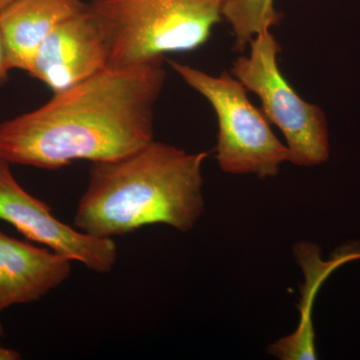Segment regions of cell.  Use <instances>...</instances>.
Segmentation results:
<instances>
[{"label": "cell", "mask_w": 360, "mask_h": 360, "mask_svg": "<svg viewBox=\"0 0 360 360\" xmlns=\"http://www.w3.org/2000/svg\"><path fill=\"white\" fill-rule=\"evenodd\" d=\"M163 58L108 68L0 124V158L56 170L75 160L124 158L153 139L155 106L165 85Z\"/></svg>", "instance_id": "1"}, {"label": "cell", "mask_w": 360, "mask_h": 360, "mask_svg": "<svg viewBox=\"0 0 360 360\" xmlns=\"http://www.w3.org/2000/svg\"><path fill=\"white\" fill-rule=\"evenodd\" d=\"M206 158L153 141L124 158L92 163L75 229L110 239L149 224L191 231L205 212Z\"/></svg>", "instance_id": "2"}, {"label": "cell", "mask_w": 360, "mask_h": 360, "mask_svg": "<svg viewBox=\"0 0 360 360\" xmlns=\"http://www.w3.org/2000/svg\"><path fill=\"white\" fill-rule=\"evenodd\" d=\"M229 0H87L105 37L108 68L193 51L210 39Z\"/></svg>", "instance_id": "3"}, {"label": "cell", "mask_w": 360, "mask_h": 360, "mask_svg": "<svg viewBox=\"0 0 360 360\" xmlns=\"http://www.w3.org/2000/svg\"><path fill=\"white\" fill-rule=\"evenodd\" d=\"M167 63L212 104L219 122L215 151L222 172L267 179L278 174L284 162H290L285 144L270 129L262 110L251 103L248 89L238 78L227 71L213 77L179 61Z\"/></svg>", "instance_id": "4"}, {"label": "cell", "mask_w": 360, "mask_h": 360, "mask_svg": "<svg viewBox=\"0 0 360 360\" xmlns=\"http://www.w3.org/2000/svg\"><path fill=\"white\" fill-rule=\"evenodd\" d=\"M248 56L233 63L231 75L262 101L269 123L283 132L290 162L314 167L329 158L328 122L319 106L305 101L283 77L278 66L281 47L271 30L258 33L250 42Z\"/></svg>", "instance_id": "5"}, {"label": "cell", "mask_w": 360, "mask_h": 360, "mask_svg": "<svg viewBox=\"0 0 360 360\" xmlns=\"http://www.w3.org/2000/svg\"><path fill=\"white\" fill-rule=\"evenodd\" d=\"M0 219L13 225L33 243L80 262L97 274H108L117 262V246L110 238H99L63 224L51 206L34 198L14 179L11 163L0 158Z\"/></svg>", "instance_id": "6"}, {"label": "cell", "mask_w": 360, "mask_h": 360, "mask_svg": "<svg viewBox=\"0 0 360 360\" xmlns=\"http://www.w3.org/2000/svg\"><path fill=\"white\" fill-rule=\"evenodd\" d=\"M108 66L105 37L86 6L49 34L28 73L47 85L53 94H58L82 84Z\"/></svg>", "instance_id": "7"}, {"label": "cell", "mask_w": 360, "mask_h": 360, "mask_svg": "<svg viewBox=\"0 0 360 360\" xmlns=\"http://www.w3.org/2000/svg\"><path fill=\"white\" fill-rule=\"evenodd\" d=\"M71 274V260L0 231V314L16 304L37 302Z\"/></svg>", "instance_id": "8"}, {"label": "cell", "mask_w": 360, "mask_h": 360, "mask_svg": "<svg viewBox=\"0 0 360 360\" xmlns=\"http://www.w3.org/2000/svg\"><path fill=\"white\" fill-rule=\"evenodd\" d=\"M85 8L82 0H18L0 11V30L11 70L28 72L49 34Z\"/></svg>", "instance_id": "9"}, {"label": "cell", "mask_w": 360, "mask_h": 360, "mask_svg": "<svg viewBox=\"0 0 360 360\" xmlns=\"http://www.w3.org/2000/svg\"><path fill=\"white\" fill-rule=\"evenodd\" d=\"M295 255L305 278L302 290V304L298 307L302 319L295 333L269 345V352L281 360H314L316 359V352L311 321L312 302L322 281L333 266L322 262L319 248L311 243H297Z\"/></svg>", "instance_id": "10"}, {"label": "cell", "mask_w": 360, "mask_h": 360, "mask_svg": "<svg viewBox=\"0 0 360 360\" xmlns=\"http://www.w3.org/2000/svg\"><path fill=\"white\" fill-rule=\"evenodd\" d=\"M276 0H229L222 18L231 26L236 37L234 49L243 51L258 33L278 25L281 14L274 6Z\"/></svg>", "instance_id": "11"}, {"label": "cell", "mask_w": 360, "mask_h": 360, "mask_svg": "<svg viewBox=\"0 0 360 360\" xmlns=\"http://www.w3.org/2000/svg\"><path fill=\"white\" fill-rule=\"evenodd\" d=\"M11 70L1 30H0V84L8 79V73Z\"/></svg>", "instance_id": "12"}, {"label": "cell", "mask_w": 360, "mask_h": 360, "mask_svg": "<svg viewBox=\"0 0 360 360\" xmlns=\"http://www.w3.org/2000/svg\"><path fill=\"white\" fill-rule=\"evenodd\" d=\"M18 359H21V355L16 350L1 347V345H0V360Z\"/></svg>", "instance_id": "13"}, {"label": "cell", "mask_w": 360, "mask_h": 360, "mask_svg": "<svg viewBox=\"0 0 360 360\" xmlns=\"http://www.w3.org/2000/svg\"><path fill=\"white\" fill-rule=\"evenodd\" d=\"M18 0H0V11H4L7 6H11L14 2Z\"/></svg>", "instance_id": "14"}, {"label": "cell", "mask_w": 360, "mask_h": 360, "mask_svg": "<svg viewBox=\"0 0 360 360\" xmlns=\"http://www.w3.org/2000/svg\"><path fill=\"white\" fill-rule=\"evenodd\" d=\"M4 328H2L1 324H0V338H1L2 336H4Z\"/></svg>", "instance_id": "15"}]
</instances>
